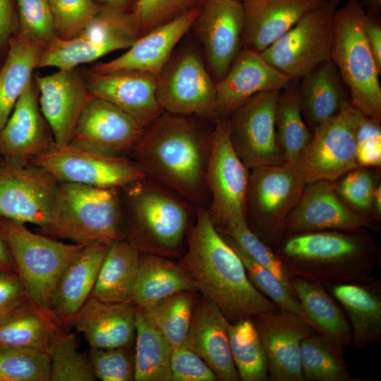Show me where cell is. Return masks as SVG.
<instances>
[{
	"label": "cell",
	"instance_id": "52a82bcc",
	"mask_svg": "<svg viewBox=\"0 0 381 381\" xmlns=\"http://www.w3.org/2000/svg\"><path fill=\"white\" fill-rule=\"evenodd\" d=\"M0 229L29 300L51 311V298L58 279L87 244L60 242L33 233L24 224L4 217H0Z\"/></svg>",
	"mask_w": 381,
	"mask_h": 381
},
{
	"label": "cell",
	"instance_id": "6f0895ef",
	"mask_svg": "<svg viewBox=\"0 0 381 381\" xmlns=\"http://www.w3.org/2000/svg\"><path fill=\"white\" fill-rule=\"evenodd\" d=\"M13 28V15L11 0H0V48L9 42Z\"/></svg>",
	"mask_w": 381,
	"mask_h": 381
},
{
	"label": "cell",
	"instance_id": "e7e4bbea",
	"mask_svg": "<svg viewBox=\"0 0 381 381\" xmlns=\"http://www.w3.org/2000/svg\"><path fill=\"white\" fill-rule=\"evenodd\" d=\"M46 1H47V0H46Z\"/></svg>",
	"mask_w": 381,
	"mask_h": 381
},
{
	"label": "cell",
	"instance_id": "7dc6e473",
	"mask_svg": "<svg viewBox=\"0 0 381 381\" xmlns=\"http://www.w3.org/2000/svg\"><path fill=\"white\" fill-rule=\"evenodd\" d=\"M217 231L233 240L253 260L270 271L294 293L290 275L280 258L248 228L246 222Z\"/></svg>",
	"mask_w": 381,
	"mask_h": 381
},
{
	"label": "cell",
	"instance_id": "11a10c76",
	"mask_svg": "<svg viewBox=\"0 0 381 381\" xmlns=\"http://www.w3.org/2000/svg\"><path fill=\"white\" fill-rule=\"evenodd\" d=\"M29 301L17 273H0V320Z\"/></svg>",
	"mask_w": 381,
	"mask_h": 381
},
{
	"label": "cell",
	"instance_id": "d4e9b609",
	"mask_svg": "<svg viewBox=\"0 0 381 381\" xmlns=\"http://www.w3.org/2000/svg\"><path fill=\"white\" fill-rule=\"evenodd\" d=\"M83 334L90 348L134 347L135 306L90 296L66 323Z\"/></svg>",
	"mask_w": 381,
	"mask_h": 381
},
{
	"label": "cell",
	"instance_id": "8992f818",
	"mask_svg": "<svg viewBox=\"0 0 381 381\" xmlns=\"http://www.w3.org/2000/svg\"><path fill=\"white\" fill-rule=\"evenodd\" d=\"M125 188L131 219L127 240L140 253L167 258L179 255L188 225L186 203L147 178Z\"/></svg>",
	"mask_w": 381,
	"mask_h": 381
},
{
	"label": "cell",
	"instance_id": "ffe728a7",
	"mask_svg": "<svg viewBox=\"0 0 381 381\" xmlns=\"http://www.w3.org/2000/svg\"><path fill=\"white\" fill-rule=\"evenodd\" d=\"M157 75L149 73L92 71L86 85L90 95L114 104L145 128L164 113L157 99Z\"/></svg>",
	"mask_w": 381,
	"mask_h": 381
},
{
	"label": "cell",
	"instance_id": "484cf974",
	"mask_svg": "<svg viewBox=\"0 0 381 381\" xmlns=\"http://www.w3.org/2000/svg\"><path fill=\"white\" fill-rule=\"evenodd\" d=\"M229 322L211 301L201 296L194 305L183 346L200 356L221 381H238L228 339Z\"/></svg>",
	"mask_w": 381,
	"mask_h": 381
},
{
	"label": "cell",
	"instance_id": "e0dca14e",
	"mask_svg": "<svg viewBox=\"0 0 381 381\" xmlns=\"http://www.w3.org/2000/svg\"><path fill=\"white\" fill-rule=\"evenodd\" d=\"M243 25L241 1L205 0L199 9L193 27L203 44L217 82L226 75L241 50Z\"/></svg>",
	"mask_w": 381,
	"mask_h": 381
},
{
	"label": "cell",
	"instance_id": "816d5d0a",
	"mask_svg": "<svg viewBox=\"0 0 381 381\" xmlns=\"http://www.w3.org/2000/svg\"><path fill=\"white\" fill-rule=\"evenodd\" d=\"M61 38L75 36L99 8L93 0H47Z\"/></svg>",
	"mask_w": 381,
	"mask_h": 381
},
{
	"label": "cell",
	"instance_id": "8d00e7d4",
	"mask_svg": "<svg viewBox=\"0 0 381 381\" xmlns=\"http://www.w3.org/2000/svg\"><path fill=\"white\" fill-rule=\"evenodd\" d=\"M275 131L285 163L294 165L313 132L303 116L299 80H291L279 91L274 110Z\"/></svg>",
	"mask_w": 381,
	"mask_h": 381
},
{
	"label": "cell",
	"instance_id": "83f0119b",
	"mask_svg": "<svg viewBox=\"0 0 381 381\" xmlns=\"http://www.w3.org/2000/svg\"><path fill=\"white\" fill-rule=\"evenodd\" d=\"M109 246L87 244L62 272L50 302V310L59 322L66 324L91 295Z\"/></svg>",
	"mask_w": 381,
	"mask_h": 381
},
{
	"label": "cell",
	"instance_id": "30bf717a",
	"mask_svg": "<svg viewBox=\"0 0 381 381\" xmlns=\"http://www.w3.org/2000/svg\"><path fill=\"white\" fill-rule=\"evenodd\" d=\"M340 2L327 0L308 13L261 52L262 56L290 80H299L330 59L334 18Z\"/></svg>",
	"mask_w": 381,
	"mask_h": 381
},
{
	"label": "cell",
	"instance_id": "60d3db41",
	"mask_svg": "<svg viewBox=\"0 0 381 381\" xmlns=\"http://www.w3.org/2000/svg\"><path fill=\"white\" fill-rule=\"evenodd\" d=\"M112 52L128 49L140 36L131 12L109 6L99 10L76 35Z\"/></svg>",
	"mask_w": 381,
	"mask_h": 381
},
{
	"label": "cell",
	"instance_id": "ba28073f",
	"mask_svg": "<svg viewBox=\"0 0 381 381\" xmlns=\"http://www.w3.org/2000/svg\"><path fill=\"white\" fill-rule=\"evenodd\" d=\"M306 183L296 167L286 163L249 170L246 224L271 248L284 236L286 220Z\"/></svg>",
	"mask_w": 381,
	"mask_h": 381
},
{
	"label": "cell",
	"instance_id": "ac0fdd59",
	"mask_svg": "<svg viewBox=\"0 0 381 381\" xmlns=\"http://www.w3.org/2000/svg\"><path fill=\"white\" fill-rule=\"evenodd\" d=\"M143 128L108 101L90 96L76 123L69 144L112 155L131 150Z\"/></svg>",
	"mask_w": 381,
	"mask_h": 381
},
{
	"label": "cell",
	"instance_id": "8fae6325",
	"mask_svg": "<svg viewBox=\"0 0 381 381\" xmlns=\"http://www.w3.org/2000/svg\"><path fill=\"white\" fill-rule=\"evenodd\" d=\"M49 172L58 182L98 188H126L146 178L133 161L55 143L31 163Z\"/></svg>",
	"mask_w": 381,
	"mask_h": 381
},
{
	"label": "cell",
	"instance_id": "b9f144b4",
	"mask_svg": "<svg viewBox=\"0 0 381 381\" xmlns=\"http://www.w3.org/2000/svg\"><path fill=\"white\" fill-rule=\"evenodd\" d=\"M47 353L51 381H93L89 356L78 350L75 333H66L57 324L53 329Z\"/></svg>",
	"mask_w": 381,
	"mask_h": 381
},
{
	"label": "cell",
	"instance_id": "7bdbcfd3",
	"mask_svg": "<svg viewBox=\"0 0 381 381\" xmlns=\"http://www.w3.org/2000/svg\"><path fill=\"white\" fill-rule=\"evenodd\" d=\"M47 45L40 53L37 68L72 70L110 53L106 48L79 35L67 39L56 37Z\"/></svg>",
	"mask_w": 381,
	"mask_h": 381
},
{
	"label": "cell",
	"instance_id": "7402d4cb",
	"mask_svg": "<svg viewBox=\"0 0 381 381\" xmlns=\"http://www.w3.org/2000/svg\"><path fill=\"white\" fill-rule=\"evenodd\" d=\"M39 90V106L56 144L70 143L79 116L90 97L85 83L72 70H61L35 77Z\"/></svg>",
	"mask_w": 381,
	"mask_h": 381
},
{
	"label": "cell",
	"instance_id": "e575fe53",
	"mask_svg": "<svg viewBox=\"0 0 381 381\" xmlns=\"http://www.w3.org/2000/svg\"><path fill=\"white\" fill-rule=\"evenodd\" d=\"M8 44V56L0 70V130L31 80L42 50V44L29 41L19 33L10 38Z\"/></svg>",
	"mask_w": 381,
	"mask_h": 381
},
{
	"label": "cell",
	"instance_id": "7c38bea8",
	"mask_svg": "<svg viewBox=\"0 0 381 381\" xmlns=\"http://www.w3.org/2000/svg\"><path fill=\"white\" fill-rule=\"evenodd\" d=\"M363 116L349 102L337 114L313 130L309 143L294 165L306 183L334 181L359 167L355 136Z\"/></svg>",
	"mask_w": 381,
	"mask_h": 381
},
{
	"label": "cell",
	"instance_id": "6da1fadb",
	"mask_svg": "<svg viewBox=\"0 0 381 381\" xmlns=\"http://www.w3.org/2000/svg\"><path fill=\"white\" fill-rule=\"evenodd\" d=\"M179 263L193 277L197 290L220 309L229 323L279 309L252 284L239 256L202 207Z\"/></svg>",
	"mask_w": 381,
	"mask_h": 381
},
{
	"label": "cell",
	"instance_id": "be15d7a7",
	"mask_svg": "<svg viewBox=\"0 0 381 381\" xmlns=\"http://www.w3.org/2000/svg\"><path fill=\"white\" fill-rule=\"evenodd\" d=\"M236 1H239L243 2V1H247V0H236Z\"/></svg>",
	"mask_w": 381,
	"mask_h": 381
},
{
	"label": "cell",
	"instance_id": "681fc988",
	"mask_svg": "<svg viewBox=\"0 0 381 381\" xmlns=\"http://www.w3.org/2000/svg\"><path fill=\"white\" fill-rule=\"evenodd\" d=\"M17 5L22 37L42 45L56 37L54 16L47 1L17 0Z\"/></svg>",
	"mask_w": 381,
	"mask_h": 381
},
{
	"label": "cell",
	"instance_id": "ab89813d",
	"mask_svg": "<svg viewBox=\"0 0 381 381\" xmlns=\"http://www.w3.org/2000/svg\"><path fill=\"white\" fill-rule=\"evenodd\" d=\"M196 291H183L140 307L171 348L183 344L188 334Z\"/></svg>",
	"mask_w": 381,
	"mask_h": 381
},
{
	"label": "cell",
	"instance_id": "9c48e42d",
	"mask_svg": "<svg viewBox=\"0 0 381 381\" xmlns=\"http://www.w3.org/2000/svg\"><path fill=\"white\" fill-rule=\"evenodd\" d=\"M249 170L236 154L226 117L215 119L209 136L205 184L212 201L208 213L217 230L246 222Z\"/></svg>",
	"mask_w": 381,
	"mask_h": 381
},
{
	"label": "cell",
	"instance_id": "3957f363",
	"mask_svg": "<svg viewBox=\"0 0 381 381\" xmlns=\"http://www.w3.org/2000/svg\"><path fill=\"white\" fill-rule=\"evenodd\" d=\"M209 138L184 116L164 112L145 128L131 150L146 178L190 202H202L206 188Z\"/></svg>",
	"mask_w": 381,
	"mask_h": 381
},
{
	"label": "cell",
	"instance_id": "c3c4849f",
	"mask_svg": "<svg viewBox=\"0 0 381 381\" xmlns=\"http://www.w3.org/2000/svg\"><path fill=\"white\" fill-rule=\"evenodd\" d=\"M205 0H135L131 14L140 36L185 13L198 9Z\"/></svg>",
	"mask_w": 381,
	"mask_h": 381
},
{
	"label": "cell",
	"instance_id": "9a60e30c",
	"mask_svg": "<svg viewBox=\"0 0 381 381\" xmlns=\"http://www.w3.org/2000/svg\"><path fill=\"white\" fill-rule=\"evenodd\" d=\"M58 186L40 167L14 165L0 158V217L47 226Z\"/></svg>",
	"mask_w": 381,
	"mask_h": 381
},
{
	"label": "cell",
	"instance_id": "4dcf8cb0",
	"mask_svg": "<svg viewBox=\"0 0 381 381\" xmlns=\"http://www.w3.org/2000/svg\"><path fill=\"white\" fill-rule=\"evenodd\" d=\"M183 291H198L190 273L169 258L140 253L133 303L146 307Z\"/></svg>",
	"mask_w": 381,
	"mask_h": 381
},
{
	"label": "cell",
	"instance_id": "277c9868",
	"mask_svg": "<svg viewBox=\"0 0 381 381\" xmlns=\"http://www.w3.org/2000/svg\"><path fill=\"white\" fill-rule=\"evenodd\" d=\"M365 6L347 0L334 15L330 59L346 84L351 104L381 122L379 69L365 34Z\"/></svg>",
	"mask_w": 381,
	"mask_h": 381
},
{
	"label": "cell",
	"instance_id": "bcb514c9",
	"mask_svg": "<svg viewBox=\"0 0 381 381\" xmlns=\"http://www.w3.org/2000/svg\"><path fill=\"white\" fill-rule=\"evenodd\" d=\"M50 361L45 351L0 349V381H49Z\"/></svg>",
	"mask_w": 381,
	"mask_h": 381
},
{
	"label": "cell",
	"instance_id": "d6986e66",
	"mask_svg": "<svg viewBox=\"0 0 381 381\" xmlns=\"http://www.w3.org/2000/svg\"><path fill=\"white\" fill-rule=\"evenodd\" d=\"M373 222L350 209L338 196L334 181L307 183L288 216L284 235L327 230L370 229Z\"/></svg>",
	"mask_w": 381,
	"mask_h": 381
},
{
	"label": "cell",
	"instance_id": "4fadbf2b",
	"mask_svg": "<svg viewBox=\"0 0 381 381\" xmlns=\"http://www.w3.org/2000/svg\"><path fill=\"white\" fill-rule=\"evenodd\" d=\"M156 94L163 112L217 118L216 83L194 51L169 59L157 76Z\"/></svg>",
	"mask_w": 381,
	"mask_h": 381
},
{
	"label": "cell",
	"instance_id": "d6a6232c",
	"mask_svg": "<svg viewBox=\"0 0 381 381\" xmlns=\"http://www.w3.org/2000/svg\"><path fill=\"white\" fill-rule=\"evenodd\" d=\"M140 256V251L126 238L111 243L90 296L103 301L133 303Z\"/></svg>",
	"mask_w": 381,
	"mask_h": 381
},
{
	"label": "cell",
	"instance_id": "74e56055",
	"mask_svg": "<svg viewBox=\"0 0 381 381\" xmlns=\"http://www.w3.org/2000/svg\"><path fill=\"white\" fill-rule=\"evenodd\" d=\"M344 351V348L318 333L303 339L301 365L304 380L368 381L349 373Z\"/></svg>",
	"mask_w": 381,
	"mask_h": 381
},
{
	"label": "cell",
	"instance_id": "5bb4252c",
	"mask_svg": "<svg viewBox=\"0 0 381 381\" xmlns=\"http://www.w3.org/2000/svg\"><path fill=\"white\" fill-rule=\"evenodd\" d=\"M279 91L258 93L227 119L232 145L248 170L285 164L276 135L274 110Z\"/></svg>",
	"mask_w": 381,
	"mask_h": 381
},
{
	"label": "cell",
	"instance_id": "91938a15",
	"mask_svg": "<svg viewBox=\"0 0 381 381\" xmlns=\"http://www.w3.org/2000/svg\"><path fill=\"white\" fill-rule=\"evenodd\" d=\"M373 210L375 222L380 220L381 217V184L380 181L377 185L373 199Z\"/></svg>",
	"mask_w": 381,
	"mask_h": 381
},
{
	"label": "cell",
	"instance_id": "d590c367",
	"mask_svg": "<svg viewBox=\"0 0 381 381\" xmlns=\"http://www.w3.org/2000/svg\"><path fill=\"white\" fill-rule=\"evenodd\" d=\"M172 348L151 323L143 310L135 306L134 362L135 381H171Z\"/></svg>",
	"mask_w": 381,
	"mask_h": 381
},
{
	"label": "cell",
	"instance_id": "603a6c76",
	"mask_svg": "<svg viewBox=\"0 0 381 381\" xmlns=\"http://www.w3.org/2000/svg\"><path fill=\"white\" fill-rule=\"evenodd\" d=\"M195 9L162 24L140 36L121 56L95 66L93 71L105 73L140 71L159 75L198 14Z\"/></svg>",
	"mask_w": 381,
	"mask_h": 381
},
{
	"label": "cell",
	"instance_id": "f546056e",
	"mask_svg": "<svg viewBox=\"0 0 381 381\" xmlns=\"http://www.w3.org/2000/svg\"><path fill=\"white\" fill-rule=\"evenodd\" d=\"M299 91L303 116L312 131L351 102L348 88L330 59L299 80Z\"/></svg>",
	"mask_w": 381,
	"mask_h": 381
},
{
	"label": "cell",
	"instance_id": "680465c9",
	"mask_svg": "<svg viewBox=\"0 0 381 381\" xmlns=\"http://www.w3.org/2000/svg\"><path fill=\"white\" fill-rule=\"evenodd\" d=\"M0 273H17L9 246L0 229Z\"/></svg>",
	"mask_w": 381,
	"mask_h": 381
},
{
	"label": "cell",
	"instance_id": "94428289",
	"mask_svg": "<svg viewBox=\"0 0 381 381\" xmlns=\"http://www.w3.org/2000/svg\"><path fill=\"white\" fill-rule=\"evenodd\" d=\"M102 6H109L126 11L127 7L130 5L131 0H99Z\"/></svg>",
	"mask_w": 381,
	"mask_h": 381
},
{
	"label": "cell",
	"instance_id": "7a4b0ae2",
	"mask_svg": "<svg viewBox=\"0 0 381 381\" xmlns=\"http://www.w3.org/2000/svg\"><path fill=\"white\" fill-rule=\"evenodd\" d=\"M273 250L290 277L325 287L374 278L380 250L368 228L284 235Z\"/></svg>",
	"mask_w": 381,
	"mask_h": 381
},
{
	"label": "cell",
	"instance_id": "f6af8a7d",
	"mask_svg": "<svg viewBox=\"0 0 381 381\" xmlns=\"http://www.w3.org/2000/svg\"><path fill=\"white\" fill-rule=\"evenodd\" d=\"M377 168L357 167L334 181L340 199L356 213L375 222L373 210L375 189L380 181Z\"/></svg>",
	"mask_w": 381,
	"mask_h": 381
},
{
	"label": "cell",
	"instance_id": "db71d44e",
	"mask_svg": "<svg viewBox=\"0 0 381 381\" xmlns=\"http://www.w3.org/2000/svg\"><path fill=\"white\" fill-rule=\"evenodd\" d=\"M171 381H216L217 375L196 353L183 345L171 350Z\"/></svg>",
	"mask_w": 381,
	"mask_h": 381
},
{
	"label": "cell",
	"instance_id": "836d02e7",
	"mask_svg": "<svg viewBox=\"0 0 381 381\" xmlns=\"http://www.w3.org/2000/svg\"><path fill=\"white\" fill-rule=\"evenodd\" d=\"M59 323L51 311L29 300L0 320V349L47 352L53 329Z\"/></svg>",
	"mask_w": 381,
	"mask_h": 381
},
{
	"label": "cell",
	"instance_id": "ee69618b",
	"mask_svg": "<svg viewBox=\"0 0 381 381\" xmlns=\"http://www.w3.org/2000/svg\"><path fill=\"white\" fill-rule=\"evenodd\" d=\"M222 235L239 256L255 289L279 308L299 315L311 326L308 315L294 294L270 271L253 260L233 240Z\"/></svg>",
	"mask_w": 381,
	"mask_h": 381
},
{
	"label": "cell",
	"instance_id": "4316f807",
	"mask_svg": "<svg viewBox=\"0 0 381 381\" xmlns=\"http://www.w3.org/2000/svg\"><path fill=\"white\" fill-rule=\"evenodd\" d=\"M327 0H247L242 44L261 52Z\"/></svg>",
	"mask_w": 381,
	"mask_h": 381
},
{
	"label": "cell",
	"instance_id": "cb8c5ba5",
	"mask_svg": "<svg viewBox=\"0 0 381 381\" xmlns=\"http://www.w3.org/2000/svg\"><path fill=\"white\" fill-rule=\"evenodd\" d=\"M43 118L31 80L0 130V158L25 166L51 147Z\"/></svg>",
	"mask_w": 381,
	"mask_h": 381
},
{
	"label": "cell",
	"instance_id": "44dd1931",
	"mask_svg": "<svg viewBox=\"0 0 381 381\" xmlns=\"http://www.w3.org/2000/svg\"><path fill=\"white\" fill-rule=\"evenodd\" d=\"M290 80L260 52L243 47L226 75L216 83L217 118L228 116L258 93L280 91Z\"/></svg>",
	"mask_w": 381,
	"mask_h": 381
},
{
	"label": "cell",
	"instance_id": "f35d334b",
	"mask_svg": "<svg viewBox=\"0 0 381 381\" xmlns=\"http://www.w3.org/2000/svg\"><path fill=\"white\" fill-rule=\"evenodd\" d=\"M231 356L242 381L269 380L265 352L256 327L250 318L228 324Z\"/></svg>",
	"mask_w": 381,
	"mask_h": 381
},
{
	"label": "cell",
	"instance_id": "f907efd6",
	"mask_svg": "<svg viewBox=\"0 0 381 381\" xmlns=\"http://www.w3.org/2000/svg\"><path fill=\"white\" fill-rule=\"evenodd\" d=\"M88 356L95 378L102 381L134 380V347L90 348Z\"/></svg>",
	"mask_w": 381,
	"mask_h": 381
},
{
	"label": "cell",
	"instance_id": "9f6ffc18",
	"mask_svg": "<svg viewBox=\"0 0 381 381\" xmlns=\"http://www.w3.org/2000/svg\"><path fill=\"white\" fill-rule=\"evenodd\" d=\"M364 29L368 44L381 71V25L380 20L370 11L366 13Z\"/></svg>",
	"mask_w": 381,
	"mask_h": 381
},
{
	"label": "cell",
	"instance_id": "f5cc1de1",
	"mask_svg": "<svg viewBox=\"0 0 381 381\" xmlns=\"http://www.w3.org/2000/svg\"><path fill=\"white\" fill-rule=\"evenodd\" d=\"M356 162L361 167L377 168L381 166V126L363 114L356 131Z\"/></svg>",
	"mask_w": 381,
	"mask_h": 381
},
{
	"label": "cell",
	"instance_id": "5b68a950",
	"mask_svg": "<svg viewBox=\"0 0 381 381\" xmlns=\"http://www.w3.org/2000/svg\"><path fill=\"white\" fill-rule=\"evenodd\" d=\"M44 228L77 243L110 245L125 239L117 188L59 182L50 223Z\"/></svg>",
	"mask_w": 381,
	"mask_h": 381
},
{
	"label": "cell",
	"instance_id": "f1b7e54d",
	"mask_svg": "<svg viewBox=\"0 0 381 381\" xmlns=\"http://www.w3.org/2000/svg\"><path fill=\"white\" fill-rule=\"evenodd\" d=\"M345 310L349 319L351 346L365 349L381 340V282L374 277L358 283L326 287Z\"/></svg>",
	"mask_w": 381,
	"mask_h": 381
},
{
	"label": "cell",
	"instance_id": "1f68e13d",
	"mask_svg": "<svg viewBox=\"0 0 381 381\" xmlns=\"http://www.w3.org/2000/svg\"><path fill=\"white\" fill-rule=\"evenodd\" d=\"M290 283L316 333L344 349L351 346L352 335L349 322L326 287L296 277H290Z\"/></svg>",
	"mask_w": 381,
	"mask_h": 381
},
{
	"label": "cell",
	"instance_id": "6125c7cd",
	"mask_svg": "<svg viewBox=\"0 0 381 381\" xmlns=\"http://www.w3.org/2000/svg\"><path fill=\"white\" fill-rule=\"evenodd\" d=\"M369 8V11L378 13L381 8V0H365Z\"/></svg>",
	"mask_w": 381,
	"mask_h": 381
},
{
	"label": "cell",
	"instance_id": "2e32d148",
	"mask_svg": "<svg viewBox=\"0 0 381 381\" xmlns=\"http://www.w3.org/2000/svg\"><path fill=\"white\" fill-rule=\"evenodd\" d=\"M262 341L270 381H304L301 365V344L316 333L299 315L279 308L250 318Z\"/></svg>",
	"mask_w": 381,
	"mask_h": 381
}]
</instances>
